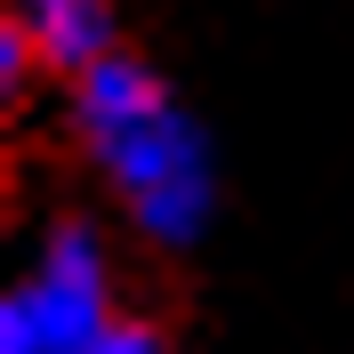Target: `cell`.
<instances>
[{
	"instance_id": "2",
	"label": "cell",
	"mask_w": 354,
	"mask_h": 354,
	"mask_svg": "<svg viewBox=\"0 0 354 354\" xmlns=\"http://www.w3.org/2000/svg\"><path fill=\"white\" fill-rule=\"evenodd\" d=\"M121 225L81 209V201H57L32 242L8 298H0V354H88L97 338L129 314V290H121Z\"/></svg>"
},
{
	"instance_id": "1",
	"label": "cell",
	"mask_w": 354,
	"mask_h": 354,
	"mask_svg": "<svg viewBox=\"0 0 354 354\" xmlns=\"http://www.w3.org/2000/svg\"><path fill=\"white\" fill-rule=\"evenodd\" d=\"M57 129H65L81 177L97 185L105 218L129 234V250L161 266L209 250L225 218L218 137L137 41H121L113 57H97L57 88Z\"/></svg>"
},
{
	"instance_id": "3",
	"label": "cell",
	"mask_w": 354,
	"mask_h": 354,
	"mask_svg": "<svg viewBox=\"0 0 354 354\" xmlns=\"http://www.w3.org/2000/svg\"><path fill=\"white\" fill-rule=\"evenodd\" d=\"M0 17L41 48V65H48V81H57V88L129 41L121 0H0Z\"/></svg>"
},
{
	"instance_id": "4",
	"label": "cell",
	"mask_w": 354,
	"mask_h": 354,
	"mask_svg": "<svg viewBox=\"0 0 354 354\" xmlns=\"http://www.w3.org/2000/svg\"><path fill=\"white\" fill-rule=\"evenodd\" d=\"M88 354H177V330H169V314H153V306H129L121 322H113L105 338Z\"/></svg>"
}]
</instances>
